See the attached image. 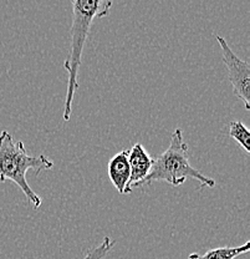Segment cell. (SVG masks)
I'll return each mask as SVG.
<instances>
[{
    "label": "cell",
    "mask_w": 250,
    "mask_h": 259,
    "mask_svg": "<svg viewBox=\"0 0 250 259\" xmlns=\"http://www.w3.org/2000/svg\"><path fill=\"white\" fill-rule=\"evenodd\" d=\"M54 167V162L47 156H30L26 152L23 141H15L13 135L7 130L0 134V182L7 180L12 181L25 194L26 199L35 209L42 204V199L39 194L31 190L26 181V172L34 169L36 174L50 169Z\"/></svg>",
    "instance_id": "obj_2"
},
{
    "label": "cell",
    "mask_w": 250,
    "mask_h": 259,
    "mask_svg": "<svg viewBox=\"0 0 250 259\" xmlns=\"http://www.w3.org/2000/svg\"><path fill=\"white\" fill-rule=\"evenodd\" d=\"M112 2L107 0H74L72 5V24L70 34V50L64 67L67 72V89L64 104L63 118L69 121L72 115V102L79 88V70L81 66L83 48H85L91 26L97 18H104L110 13Z\"/></svg>",
    "instance_id": "obj_1"
},
{
    "label": "cell",
    "mask_w": 250,
    "mask_h": 259,
    "mask_svg": "<svg viewBox=\"0 0 250 259\" xmlns=\"http://www.w3.org/2000/svg\"><path fill=\"white\" fill-rule=\"evenodd\" d=\"M229 136L246 153H250V131L241 121H232L229 125Z\"/></svg>",
    "instance_id": "obj_8"
},
{
    "label": "cell",
    "mask_w": 250,
    "mask_h": 259,
    "mask_svg": "<svg viewBox=\"0 0 250 259\" xmlns=\"http://www.w3.org/2000/svg\"><path fill=\"white\" fill-rule=\"evenodd\" d=\"M250 250V242H245L243 245L238 247H220L208 250L204 254L192 253L188 259H235L239 255L245 254Z\"/></svg>",
    "instance_id": "obj_7"
},
{
    "label": "cell",
    "mask_w": 250,
    "mask_h": 259,
    "mask_svg": "<svg viewBox=\"0 0 250 259\" xmlns=\"http://www.w3.org/2000/svg\"><path fill=\"white\" fill-rule=\"evenodd\" d=\"M220 47L223 61L228 69L229 81L232 83L233 93L238 99L243 101L246 111L250 110V65L248 61L241 60L228 45L223 36H216Z\"/></svg>",
    "instance_id": "obj_4"
},
{
    "label": "cell",
    "mask_w": 250,
    "mask_h": 259,
    "mask_svg": "<svg viewBox=\"0 0 250 259\" xmlns=\"http://www.w3.org/2000/svg\"><path fill=\"white\" fill-rule=\"evenodd\" d=\"M107 172L112 185L120 194H126V187L130 181L131 169L128 163V150H123L116 153L109 161Z\"/></svg>",
    "instance_id": "obj_6"
},
{
    "label": "cell",
    "mask_w": 250,
    "mask_h": 259,
    "mask_svg": "<svg viewBox=\"0 0 250 259\" xmlns=\"http://www.w3.org/2000/svg\"><path fill=\"white\" fill-rule=\"evenodd\" d=\"M128 163H130L131 176L126 187V194L131 193L136 188L144 187L146 178L148 177L153 164V158L148 155L143 145L134 144L128 150Z\"/></svg>",
    "instance_id": "obj_5"
},
{
    "label": "cell",
    "mask_w": 250,
    "mask_h": 259,
    "mask_svg": "<svg viewBox=\"0 0 250 259\" xmlns=\"http://www.w3.org/2000/svg\"><path fill=\"white\" fill-rule=\"evenodd\" d=\"M116 242L114 241L110 237H105L104 241L101 244H98L97 247L93 248L92 250L87 253L82 259H104L112 250V248L115 247Z\"/></svg>",
    "instance_id": "obj_9"
},
{
    "label": "cell",
    "mask_w": 250,
    "mask_h": 259,
    "mask_svg": "<svg viewBox=\"0 0 250 259\" xmlns=\"http://www.w3.org/2000/svg\"><path fill=\"white\" fill-rule=\"evenodd\" d=\"M187 180H195L203 187H216V181L202 174L189 163V148L183 140V131L176 128L171 136L168 148L153 160L152 168L144 186H149L155 181H165L169 185L181 186Z\"/></svg>",
    "instance_id": "obj_3"
}]
</instances>
